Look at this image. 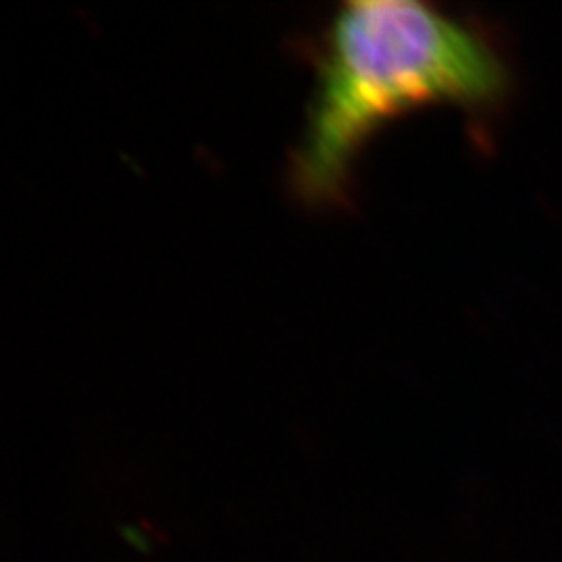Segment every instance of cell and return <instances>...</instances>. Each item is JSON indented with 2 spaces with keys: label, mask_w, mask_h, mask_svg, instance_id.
Instances as JSON below:
<instances>
[{
  "label": "cell",
  "mask_w": 562,
  "mask_h": 562,
  "mask_svg": "<svg viewBox=\"0 0 562 562\" xmlns=\"http://www.w3.org/2000/svg\"><path fill=\"white\" fill-rule=\"evenodd\" d=\"M313 94L288 161L311 209L350 201L362 150L387 123L431 104L485 111L510 74L482 30L413 0L346 2L313 44Z\"/></svg>",
  "instance_id": "6da1fadb"
}]
</instances>
